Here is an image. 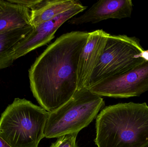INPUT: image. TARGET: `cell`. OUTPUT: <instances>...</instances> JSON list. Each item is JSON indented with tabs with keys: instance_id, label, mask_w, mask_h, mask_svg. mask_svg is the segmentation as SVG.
<instances>
[{
	"instance_id": "6da1fadb",
	"label": "cell",
	"mask_w": 148,
	"mask_h": 147,
	"mask_svg": "<svg viewBox=\"0 0 148 147\" xmlns=\"http://www.w3.org/2000/svg\"><path fill=\"white\" fill-rule=\"evenodd\" d=\"M89 33L73 31L49 46L29 70L30 89L41 107L49 113L68 102L77 90L79 56Z\"/></svg>"
},
{
	"instance_id": "7a4b0ae2",
	"label": "cell",
	"mask_w": 148,
	"mask_h": 147,
	"mask_svg": "<svg viewBox=\"0 0 148 147\" xmlns=\"http://www.w3.org/2000/svg\"><path fill=\"white\" fill-rule=\"evenodd\" d=\"M97 147H142L148 143V105L119 103L107 106L96 120Z\"/></svg>"
},
{
	"instance_id": "3957f363",
	"label": "cell",
	"mask_w": 148,
	"mask_h": 147,
	"mask_svg": "<svg viewBox=\"0 0 148 147\" xmlns=\"http://www.w3.org/2000/svg\"><path fill=\"white\" fill-rule=\"evenodd\" d=\"M49 112L30 101L15 98L0 118V135L12 147H38Z\"/></svg>"
},
{
	"instance_id": "277c9868",
	"label": "cell",
	"mask_w": 148,
	"mask_h": 147,
	"mask_svg": "<svg viewBox=\"0 0 148 147\" xmlns=\"http://www.w3.org/2000/svg\"><path fill=\"white\" fill-rule=\"evenodd\" d=\"M104 106L102 98L87 87L77 90L68 102L49 113L44 137L58 138L69 134H78L96 118Z\"/></svg>"
},
{
	"instance_id": "5b68a950",
	"label": "cell",
	"mask_w": 148,
	"mask_h": 147,
	"mask_svg": "<svg viewBox=\"0 0 148 147\" xmlns=\"http://www.w3.org/2000/svg\"><path fill=\"white\" fill-rule=\"evenodd\" d=\"M144 50L136 37L110 35L86 87L89 88L104 79L133 69L145 61L140 57V54Z\"/></svg>"
},
{
	"instance_id": "8992f818",
	"label": "cell",
	"mask_w": 148,
	"mask_h": 147,
	"mask_svg": "<svg viewBox=\"0 0 148 147\" xmlns=\"http://www.w3.org/2000/svg\"><path fill=\"white\" fill-rule=\"evenodd\" d=\"M88 89L101 97L140 96L148 91V61H143L124 73L104 79Z\"/></svg>"
},
{
	"instance_id": "52a82bcc",
	"label": "cell",
	"mask_w": 148,
	"mask_h": 147,
	"mask_svg": "<svg viewBox=\"0 0 148 147\" xmlns=\"http://www.w3.org/2000/svg\"><path fill=\"white\" fill-rule=\"evenodd\" d=\"M87 8L80 3L53 20L34 27L16 47L14 52L15 60L49 43L54 38L55 34L62 24Z\"/></svg>"
},
{
	"instance_id": "ba28073f",
	"label": "cell",
	"mask_w": 148,
	"mask_h": 147,
	"mask_svg": "<svg viewBox=\"0 0 148 147\" xmlns=\"http://www.w3.org/2000/svg\"><path fill=\"white\" fill-rule=\"evenodd\" d=\"M133 9L131 0H101L93 4L84 14L73 17L69 22L73 25L95 23L109 19L131 17Z\"/></svg>"
},
{
	"instance_id": "9c48e42d",
	"label": "cell",
	"mask_w": 148,
	"mask_h": 147,
	"mask_svg": "<svg viewBox=\"0 0 148 147\" xmlns=\"http://www.w3.org/2000/svg\"><path fill=\"white\" fill-rule=\"evenodd\" d=\"M110 35L102 29L89 33L87 43L78 60L77 90L86 87L90 77L101 56L107 39Z\"/></svg>"
},
{
	"instance_id": "30bf717a",
	"label": "cell",
	"mask_w": 148,
	"mask_h": 147,
	"mask_svg": "<svg viewBox=\"0 0 148 147\" xmlns=\"http://www.w3.org/2000/svg\"><path fill=\"white\" fill-rule=\"evenodd\" d=\"M30 12L25 6L0 0V33L31 26Z\"/></svg>"
},
{
	"instance_id": "8fae6325",
	"label": "cell",
	"mask_w": 148,
	"mask_h": 147,
	"mask_svg": "<svg viewBox=\"0 0 148 147\" xmlns=\"http://www.w3.org/2000/svg\"><path fill=\"white\" fill-rule=\"evenodd\" d=\"M77 0H40L30 12V25L35 27L51 20L81 3Z\"/></svg>"
},
{
	"instance_id": "7c38bea8",
	"label": "cell",
	"mask_w": 148,
	"mask_h": 147,
	"mask_svg": "<svg viewBox=\"0 0 148 147\" xmlns=\"http://www.w3.org/2000/svg\"><path fill=\"white\" fill-rule=\"evenodd\" d=\"M33 28L32 26H29L0 33V70L13 64L16 47Z\"/></svg>"
},
{
	"instance_id": "4fadbf2b",
	"label": "cell",
	"mask_w": 148,
	"mask_h": 147,
	"mask_svg": "<svg viewBox=\"0 0 148 147\" xmlns=\"http://www.w3.org/2000/svg\"><path fill=\"white\" fill-rule=\"evenodd\" d=\"M77 134H69L59 137L49 147H79L76 142Z\"/></svg>"
},
{
	"instance_id": "5bb4252c",
	"label": "cell",
	"mask_w": 148,
	"mask_h": 147,
	"mask_svg": "<svg viewBox=\"0 0 148 147\" xmlns=\"http://www.w3.org/2000/svg\"><path fill=\"white\" fill-rule=\"evenodd\" d=\"M9 1L13 3L25 6L31 10L40 2V0H9Z\"/></svg>"
},
{
	"instance_id": "9a60e30c",
	"label": "cell",
	"mask_w": 148,
	"mask_h": 147,
	"mask_svg": "<svg viewBox=\"0 0 148 147\" xmlns=\"http://www.w3.org/2000/svg\"><path fill=\"white\" fill-rule=\"evenodd\" d=\"M0 147H12L9 145L0 135Z\"/></svg>"
},
{
	"instance_id": "2e32d148",
	"label": "cell",
	"mask_w": 148,
	"mask_h": 147,
	"mask_svg": "<svg viewBox=\"0 0 148 147\" xmlns=\"http://www.w3.org/2000/svg\"><path fill=\"white\" fill-rule=\"evenodd\" d=\"M140 57L144 60L148 61V50H144L140 54Z\"/></svg>"
},
{
	"instance_id": "e0dca14e",
	"label": "cell",
	"mask_w": 148,
	"mask_h": 147,
	"mask_svg": "<svg viewBox=\"0 0 148 147\" xmlns=\"http://www.w3.org/2000/svg\"><path fill=\"white\" fill-rule=\"evenodd\" d=\"M142 147H148V143H147V144H146V145H145V146H143Z\"/></svg>"
}]
</instances>
